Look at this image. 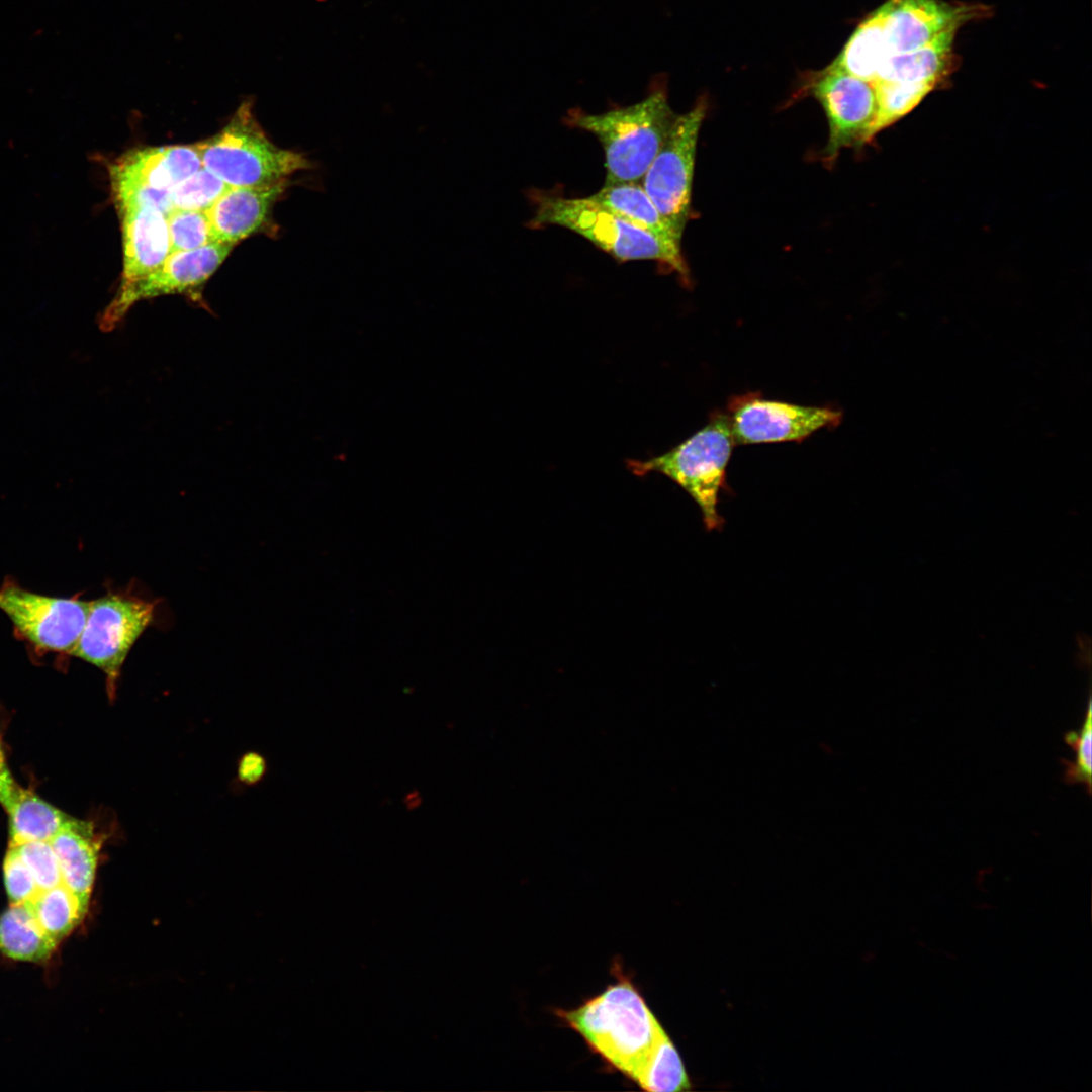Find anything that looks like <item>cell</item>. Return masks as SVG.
Instances as JSON below:
<instances>
[{
  "mask_svg": "<svg viewBox=\"0 0 1092 1092\" xmlns=\"http://www.w3.org/2000/svg\"><path fill=\"white\" fill-rule=\"evenodd\" d=\"M20 786L14 781L6 762L0 741V804L6 810L18 794Z\"/></svg>",
  "mask_w": 1092,
  "mask_h": 1092,
  "instance_id": "30",
  "label": "cell"
},
{
  "mask_svg": "<svg viewBox=\"0 0 1092 1092\" xmlns=\"http://www.w3.org/2000/svg\"><path fill=\"white\" fill-rule=\"evenodd\" d=\"M529 197L535 207L530 228L555 225L570 230L618 261H657L677 272L682 283H691L680 246L632 225L589 196L570 198L533 189Z\"/></svg>",
  "mask_w": 1092,
  "mask_h": 1092,
  "instance_id": "3",
  "label": "cell"
},
{
  "mask_svg": "<svg viewBox=\"0 0 1092 1092\" xmlns=\"http://www.w3.org/2000/svg\"><path fill=\"white\" fill-rule=\"evenodd\" d=\"M811 93L824 109L829 136L824 161H835L843 148L866 142L878 113L877 92L873 82L829 66L813 82Z\"/></svg>",
  "mask_w": 1092,
  "mask_h": 1092,
  "instance_id": "10",
  "label": "cell"
},
{
  "mask_svg": "<svg viewBox=\"0 0 1092 1092\" xmlns=\"http://www.w3.org/2000/svg\"><path fill=\"white\" fill-rule=\"evenodd\" d=\"M726 414L735 445L802 442L822 428L838 426L842 419L839 410L766 399L759 392L731 397Z\"/></svg>",
  "mask_w": 1092,
  "mask_h": 1092,
  "instance_id": "8",
  "label": "cell"
},
{
  "mask_svg": "<svg viewBox=\"0 0 1092 1092\" xmlns=\"http://www.w3.org/2000/svg\"><path fill=\"white\" fill-rule=\"evenodd\" d=\"M3 876L9 905L27 903L40 892L32 874L11 846L4 858Z\"/></svg>",
  "mask_w": 1092,
  "mask_h": 1092,
  "instance_id": "28",
  "label": "cell"
},
{
  "mask_svg": "<svg viewBox=\"0 0 1092 1092\" xmlns=\"http://www.w3.org/2000/svg\"><path fill=\"white\" fill-rule=\"evenodd\" d=\"M705 115L706 104L703 101L688 112L676 115L640 183L680 239L691 213L697 141Z\"/></svg>",
  "mask_w": 1092,
  "mask_h": 1092,
  "instance_id": "7",
  "label": "cell"
},
{
  "mask_svg": "<svg viewBox=\"0 0 1092 1092\" xmlns=\"http://www.w3.org/2000/svg\"><path fill=\"white\" fill-rule=\"evenodd\" d=\"M230 188L204 167L171 190L172 210L206 211Z\"/></svg>",
  "mask_w": 1092,
  "mask_h": 1092,
  "instance_id": "24",
  "label": "cell"
},
{
  "mask_svg": "<svg viewBox=\"0 0 1092 1092\" xmlns=\"http://www.w3.org/2000/svg\"><path fill=\"white\" fill-rule=\"evenodd\" d=\"M158 601L132 590L108 593L90 601L83 631L71 655L100 668L114 695L122 665L144 631L154 624Z\"/></svg>",
  "mask_w": 1092,
  "mask_h": 1092,
  "instance_id": "6",
  "label": "cell"
},
{
  "mask_svg": "<svg viewBox=\"0 0 1092 1092\" xmlns=\"http://www.w3.org/2000/svg\"><path fill=\"white\" fill-rule=\"evenodd\" d=\"M170 254L191 251L212 243L205 211L176 210L167 215Z\"/></svg>",
  "mask_w": 1092,
  "mask_h": 1092,
  "instance_id": "25",
  "label": "cell"
},
{
  "mask_svg": "<svg viewBox=\"0 0 1092 1092\" xmlns=\"http://www.w3.org/2000/svg\"><path fill=\"white\" fill-rule=\"evenodd\" d=\"M90 602L54 598L13 584L0 587V610L39 648L71 654L83 631Z\"/></svg>",
  "mask_w": 1092,
  "mask_h": 1092,
  "instance_id": "11",
  "label": "cell"
},
{
  "mask_svg": "<svg viewBox=\"0 0 1092 1092\" xmlns=\"http://www.w3.org/2000/svg\"><path fill=\"white\" fill-rule=\"evenodd\" d=\"M956 32V29L948 30L922 49L887 57L874 82L934 85L949 63Z\"/></svg>",
  "mask_w": 1092,
  "mask_h": 1092,
  "instance_id": "18",
  "label": "cell"
},
{
  "mask_svg": "<svg viewBox=\"0 0 1092 1092\" xmlns=\"http://www.w3.org/2000/svg\"><path fill=\"white\" fill-rule=\"evenodd\" d=\"M676 115L660 88L635 104L607 112L572 110L565 122L598 139L605 155V185H614L641 182Z\"/></svg>",
  "mask_w": 1092,
  "mask_h": 1092,
  "instance_id": "2",
  "label": "cell"
},
{
  "mask_svg": "<svg viewBox=\"0 0 1092 1092\" xmlns=\"http://www.w3.org/2000/svg\"><path fill=\"white\" fill-rule=\"evenodd\" d=\"M50 843L56 853L62 884L88 911L96 878L101 841L90 822L76 819L67 829L54 836Z\"/></svg>",
  "mask_w": 1092,
  "mask_h": 1092,
  "instance_id": "15",
  "label": "cell"
},
{
  "mask_svg": "<svg viewBox=\"0 0 1092 1092\" xmlns=\"http://www.w3.org/2000/svg\"><path fill=\"white\" fill-rule=\"evenodd\" d=\"M109 176L159 190H172L174 187L162 147L140 148L125 153L109 166Z\"/></svg>",
  "mask_w": 1092,
  "mask_h": 1092,
  "instance_id": "22",
  "label": "cell"
},
{
  "mask_svg": "<svg viewBox=\"0 0 1092 1092\" xmlns=\"http://www.w3.org/2000/svg\"><path fill=\"white\" fill-rule=\"evenodd\" d=\"M59 942L38 925L28 906L9 905L0 915V953L20 962L41 963Z\"/></svg>",
  "mask_w": 1092,
  "mask_h": 1092,
  "instance_id": "19",
  "label": "cell"
},
{
  "mask_svg": "<svg viewBox=\"0 0 1092 1092\" xmlns=\"http://www.w3.org/2000/svg\"><path fill=\"white\" fill-rule=\"evenodd\" d=\"M878 113L872 136L912 110L933 88L928 83L874 82Z\"/></svg>",
  "mask_w": 1092,
  "mask_h": 1092,
  "instance_id": "23",
  "label": "cell"
},
{
  "mask_svg": "<svg viewBox=\"0 0 1092 1092\" xmlns=\"http://www.w3.org/2000/svg\"><path fill=\"white\" fill-rule=\"evenodd\" d=\"M162 151L174 186L203 167L194 145L164 146Z\"/></svg>",
  "mask_w": 1092,
  "mask_h": 1092,
  "instance_id": "29",
  "label": "cell"
},
{
  "mask_svg": "<svg viewBox=\"0 0 1092 1092\" xmlns=\"http://www.w3.org/2000/svg\"><path fill=\"white\" fill-rule=\"evenodd\" d=\"M202 166L230 187H261L314 168L305 154L273 144L244 101L216 134L194 145Z\"/></svg>",
  "mask_w": 1092,
  "mask_h": 1092,
  "instance_id": "4",
  "label": "cell"
},
{
  "mask_svg": "<svg viewBox=\"0 0 1092 1092\" xmlns=\"http://www.w3.org/2000/svg\"><path fill=\"white\" fill-rule=\"evenodd\" d=\"M13 847L32 874L40 891L62 884L56 853L50 841H28Z\"/></svg>",
  "mask_w": 1092,
  "mask_h": 1092,
  "instance_id": "27",
  "label": "cell"
},
{
  "mask_svg": "<svg viewBox=\"0 0 1092 1092\" xmlns=\"http://www.w3.org/2000/svg\"><path fill=\"white\" fill-rule=\"evenodd\" d=\"M883 8L885 59L932 43L942 33L957 30L982 9L940 0H888Z\"/></svg>",
  "mask_w": 1092,
  "mask_h": 1092,
  "instance_id": "12",
  "label": "cell"
},
{
  "mask_svg": "<svg viewBox=\"0 0 1092 1092\" xmlns=\"http://www.w3.org/2000/svg\"><path fill=\"white\" fill-rule=\"evenodd\" d=\"M234 246L212 242L195 250L169 254L164 262L148 275L119 287L100 315L101 329L109 331L115 328L141 300L194 291L218 269Z\"/></svg>",
  "mask_w": 1092,
  "mask_h": 1092,
  "instance_id": "9",
  "label": "cell"
},
{
  "mask_svg": "<svg viewBox=\"0 0 1092 1092\" xmlns=\"http://www.w3.org/2000/svg\"><path fill=\"white\" fill-rule=\"evenodd\" d=\"M6 812L9 822V845L28 841H50L76 821V818L67 815L33 792L21 787Z\"/></svg>",
  "mask_w": 1092,
  "mask_h": 1092,
  "instance_id": "17",
  "label": "cell"
},
{
  "mask_svg": "<svg viewBox=\"0 0 1092 1092\" xmlns=\"http://www.w3.org/2000/svg\"><path fill=\"white\" fill-rule=\"evenodd\" d=\"M1065 741L1076 754L1074 761L1063 759L1065 766L1063 780L1070 785H1084L1091 793L1092 772V703L1089 699L1085 720L1080 731H1071L1065 735Z\"/></svg>",
  "mask_w": 1092,
  "mask_h": 1092,
  "instance_id": "26",
  "label": "cell"
},
{
  "mask_svg": "<svg viewBox=\"0 0 1092 1092\" xmlns=\"http://www.w3.org/2000/svg\"><path fill=\"white\" fill-rule=\"evenodd\" d=\"M288 185L285 180L261 187H230L205 211L212 242L235 245L265 228Z\"/></svg>",
  "mask_w": 1092,
  "mask_h": 1092,
  "instance_id": "13",
  "label": "cell"
},
{
  "mask_svg": "<svg viewBox=\"0 0 1092 1092\" xmlns=\"http://www.w3.org/2000/svg\"><path fill=\"white\" fill-rule=\"evenodd\" d=\"M121 219L125 286L158 268L170 254L167 216L151 206L117 209Z\"/></svg>",
  "mask_w": 1092,
  "mask_h": 1092,
  "instance_id": "14",
  "label": "cell"
},
{
  "mask_svg": "<svg viewBox=\"0 0 1092 1092\" xmlns=\"http://www.w3.org/2000/svg\"><path fill=\"white\" fill-rule=\"evenodd\" d=\"M556 1013L594 1052L641 1088L669 1038L639 990L624 977L580 1006Z\"/></svg>",
  "mask_w": 1092,
  "mask_h": 1092,
  "instance_id": "1",
  "label": "cell"
},
{
  "mask_svg": "<svg viewBox=\"0 0 1092 1092\" xmlns=\"http://www.w3.org/2000/svg\"><path fill=\"white\" fill-rule=\"evenodd\" d=\"M735 445L728 415L713 412L709 422L668 452L647 460H631L639 476L661 473L681 486L697 503L707 530H720L719 493L725 487L726 467Z\"/></svg>",
  "mask_w": 1092,
  "mask_h": 1092,
  "instance_id": "5",
  "label": "cell"
},
{
  "mask_svg": "<svg viewBox=\"0 0 1092 1092\" xmlns=\"http://www.w3.org/2000/svg\"><path fill=\"white\" fill-rule=\"evenodd\" d=\"M589 197L632 225L680 246L681 239L659 213L639 182L604 185Z\"/></svg>",
  "mask_w": 1092,
  "mask_h": 1092,
  "instance_id": "16",
  "label": "cell"
},
{
  "mask_svg": "<svg viewBox=\"0 0 1092 1092\" xmlns=\"http://www.w3.org/2000/svg\"><path fill=\"white\" fill-rule=\"evenodd\" d=\"M25 904L40 928L59 943L81 923L87 914L75 895L63 884L38 892L31 901Z\"/></svg>",
  "mask_w": 1092,
  "mask_h": 1092,
  "instance_id": "21",
  "label": "cell"
},
{
  "mask_svg": "<svg viewBox=\"0 0 1092 1092\" xmlns=\"http://www.w3.org/2000/svg\"><path fill=\"white\" fill-rule=\"evenodd\" d=\"M883 19L882 5L858 25L840 55L830 66L874 82L885 59Z\"/></svg>",
  "mask_w": 1092,
  "mask_h": 1092,
  "instance_id": "20",
  "label": "cell"
}]
</instances>
